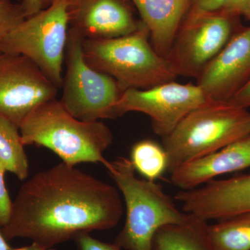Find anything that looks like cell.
<instances>
[{"label":"cell","instance_id":"obj_1","mask_svg":"<svg viewBox=\"0 0 250 250\" xmlns=\"http://www.w3.org/2000/svg\"><path fill=\"white\" fill-rule=\"evenodd\" d=\"M124 211L114 186L62 162L22 184L0 229L7 241L28 238L53 248L82 233L114 228Z\"/></svg>","mask_w":250,"mask_h":250},{"label":"cell","instance_id":"obj_2","mask_svg":"<svg viewBox=\"0 0 250 250\" xmlns=\"http://www.w3.org/2000/svg\"><path fill=\"white\" fill-rule=\"evenodd\" d=\"M24 146L50 149L67 165L100 163L113 141L111 129L101 121L83 122L72 116L57 99L42 104L20 126Z\"/></svg>","mask_w":250,"mask_h":250},{"label":"cell","instance_id":"obj_3","mask_svg":"<svg viewBox=\"0 0 250 250\" xmlns=\"http://www.w3.org/2000/svg\"><path fill=\"white\" fill-rule=\"evenodd\" d=\"M124 200V227L113 243L125 250H151L153 237L166 225L184 223L190 214L178 208L156 182L136 177L129 159L117 158L105 166Z\"/></svg>","mask_w":250,"mask_h":250},{"label":"cell","instance_id":"obj_4","mask_svg":"<svg viewBox=\"0 0 250 250\" xmlns=\"http://www.w3.org/2000/svg\"><path fill=\"white\" fill-rule=\"evenodd\" d=\"M83 54L88 65L114 79L123 92L147 89L177 77L168 60L153 47L149 29L142 21L137 30L127 35L83 39Z\"/></svg>","mask_w":250,"mask_h":250},{"label":"cell","instance_id":"obj_5","mask_svg":"<svg viewBox=\"0 0 250 250\" xmlns=\"http://www.w3.org/2000/svg\"><path fill=\"white\" fill-rule=\"evenodd\" d=\"M250 134V112L229 102L213 101L190 112L163 138L167 172L226 147Z\"/></svg>","mask_w":250,"mask_h":250},{"label":"cell","instance_id":"obj_6","mask_svg":"<svg viewBox=\"0 0 250 250\" xmlns=\"http://www.w3.org/2000/svg\"><path fill=\"white\" fill-rule=\"evenodd\" d=\"M83 38L69 27L59 101L72 116L83 122L118 118L123 91L114 79L88 65L83 54Z\"/></svg>","mask_w":250,"mask_h":250},{"label":"cell","instance_id":"obj_7","mask_svg":"<svg viewBox=\"0 0 250 250\" xmlns=\"http://www.w3.org/2000/svg\"><path fill=\"white\" fill-rule=\"evenodd\" d=\"M69 27L66 0H56L11 31L1 44V52L27 57L62 88Z\"/></svg>","mask_w":250,"mask_h":250},{"label":"cell","instance_id":"obj_8","mask_svg":"<svg viewBox=\"0 0 250 250\" xmlns=\"http://www.w3.org/2000/svg\"><path fill=\"white\" fill-rule=\"evenodd\" d=\"M221 13L186 15L167 60L177 76L197 78L240 28Z\"/></svg>","mask_w":250,"mask_h":250},{"label":"cell","instance_id":"obj_9","mask_svg":"<svg viewBox=\"0 0 250 250\" xmlns=\"http://www.w3.org/2000/svg\"><path fill=\"white\" fill-rule=\"evenodd\" d=\"M215 100L197 84L172 82L147 89H128L118 104V117L139 112L150 118L153 131L166 137L190 112Z\"/></svg>","mask_w":250,"mask_h":250},{"label":"cell","instance_id":"obj_10","mask_svg":"<svg viewBox=\"0 0 250 250\" xmlns=\"http://www.w3.org/2000/svg\"><path fill=\"white\" fill-rule=\"evenodd\" d=\"M58 90L27 57L0 53V114L19 128L36 108L56 99Z\"/></svg>","mask_w":250,"mask_h":250},{"label":"cell","instance_id":"obj_11","mask_svg":"<svg viewBox=\"0 0 250 250\" xmlns=\"http://www.w3.org/2000/svg\"><path fill=\"white\" fill-rule=\"evenodd\" d=\"M174 198L184 212L207 222L250 211V174L213 179L195 188L180 190Z\"/></svg>","mask_w":250,"mask_h":250},{"label":"cell","instance_id":"obj_12","mask_svg":"<svg viewBox=\"0 0 250 250\" xmlns=\"http://www.w3.org/2000/svg\"><path fill=\"white\" fill-rule=\"evenodd\" d=\"M69 27L84 39L99 40L127 35L141 21L131 0H66Z\"/></svg>","mask_w":250,"mask_h":250},{"label":"cell","instance_id":"obj_13","mask_svg":"<svg viewBox=\"0 0 250 250\" xmlns=\"http://www.w3.org/2000/svg\"><path fill=\"white\" fill-rule=\"evenodd\" d=\"M250 80V27H241L205 67L197 84L212 100L228 102Z\"/></svg>","mask_w":250,"mask_h":250},{"label":"cell","instance_id":"obj_14","mask_svg":"<svg viewBox=\"0 0 250 250\" xmlns=\"http://www.w3.org/2000/svg\"><path fill=\"white\" fill-rule=\"evenodd\" d=\"M250 167V134L202 157L181 166L170 174L171 183L190 190L217 177Z\"/></svg>","mask_w":250,"mask_h":250},{"label":"cell","instance_id":"obj_15","mask_svg":"<svg viewBox=\"0 0 250 250\" xmlns=\"http://www.w3.org/2000/svg\"><path fill=\"white\" fill-rule=\"evenodd\" d=\"M149 31L158 54L167 59L190 0H131Z\"/></svg>","mask_w":250,"mask_h":250},{"label":"cell","instance_id":"obj_16","mask_svg":"<svg viewBox=\"0 0 250 250\" xmlns=\"http://www.w3.org/2000/svg\"><path fill=\"white\" fill-rule=\"evenodd\" d=\"M208 225V222L190 214L184 223L159 229L153 237L151 250H214Z\"/></svg>","mask_w":250,"mask_h":250},{"label":"cell","instance_id":"obj_17","mask_svg":"<svg viewBox=\"0 0 250 250\" xmlns=\"http://www.w3.org/2000/svg\"><path fill=\"white\" fill-rule=\"evenodd\" d=\"M214 250H250V211L208 225Z\"/></svg>","mask_w":250,"mask_h":250},{"label":"cell","instance_id":"obj_18","mask_svg":"<svg viewBox=\"0 0 250 250\" xmlns=\"http://www.w3.org/2000/svg\"><path fill=\"white\" fill-rule=\"evenodd\" d=\"M19 126L0 114V163L21 181L29 175V161Z\"/></svg>","mask_w":250,"mask_h":250},{"label":"cell","instance_id":"obj_19","mask_svg":"<svg viewBox=\"0 0 250 250\" xmlns=\"http://www.w3.org/2000/svg\"><path fill=\"white\" fill-rule=\"evenodd\" d=\"M130 160L143 178L153 182L161 178L167 170V156L164 146L152 140L135 143Z\"/></svg>","mask_w":250,"mask_h":250},{"label":"cell","instance_id":"obj_20","mask_svg":"<svg viewBox=\"0 0 250 250\" xmlns=\"http://www.w3.org/2000/svg\"><path fill=\"white\" fill-rule=\"evenodd\" d=\"M25 20L20 3L11 0H0V53L3 41L18 24Z\"/></svg>","mask_w":250,"mask_h":250},{"label":"cell","instance_id":"obj_21","mask_svg":"<svg viewBox=\"0 0 250 250\" xmlns=\"http://www.w3.org/2000/svg\"><path fill=\"white\" fill-rule=\"evenodd\" d=\"M6 172V169L0 163V228L8 223L12 210L13 202L10 198L4 180Z\"/></svg>","mask_w":250,"mask_h":250},{"label":"cell","instance_id":"obj_22","mask_svg":"<svg viewBox=\"0 0 250 250\" xmlns=\"http://www.w3.org/2000/svg\"><path fill=\"white\" fill-rule=\"evenodd\" d=\"M77 250H125L114 243L100 241L90 236V233H82L75 239Z\"/></svg>","mask_w":250,"mask_h":250},{"label":"cell","instance_id":"obj_23","mask_svg":"<svg viewBox=\"0 0 250 250\" xmlns=\"http://www.w3.org/2000/svg\"><path fill=\"white\" fill-rule=\"evenodd\" d=\"M228 0H190L187 15L214 14L220 12Z\"/></svg>","mask_w":250,"mask_h":250},{"label":"cell","instance_id":"obj_24","mask_svg":"<svg viewBox=\"0 0 250 250\" xmlns=\"http://www.w3.org/2000/svg\"><path fill=\"white\" fill-rule=\"evenodd\" d=\"M56 0H21L19 3L22 6L25 18H27L47 9Z\"/></svg>","mask_w":250,"mask_h":250},{"label":"cell","instance_id":"obj_25","mask_svg":"<svg viewBox=\"0 0 250 250\" xmlns=\"http://www.w3.org/2000/svg\"><path fill=\"white\" fill-rule=\"evenodd\" d=\"M228 102L238 107L250 108V80Z\"/></svg>","mask_w":250,"mask_h":250},{"label":"cell","instance_id":"obj_26","mask_svg":"<svg viewBox=\"0 0 250 250\" xmlns=\"http://www.w3.org/2000/svg\"><path fill=\"white\" fill-rule=\"evenodd\" d=\"M247 1L248 0H228L220 13L229 17L238 18L241 16Z\"/></svg>","mask_w":250,"mask_h":250},{"label":"cell","instance_id":"obj_27","mask_svg":"<svg viewBox=\"0 0 250 250\" xmlns=\"http://www.w3.org/2000/svg\"><path fill=\"white\" fill-rule=\"evenodd\" d=\"M11 250H57L53 248H45L44 247L40 246L38 243H34L30 246L22 247V248H16V249H11Z\"/></svg>","mask_w":250,"mask_h":250},{"label":"cell","instance_id":"obj_28","mask_svg":"<svg viewBox=\"0 0 250 250\" xmlns=\"http://www.w3.org/2000/svg\"><path fill=\"white\" fill-rule=\"evenodd\" d=\"M7 241V240L4 238V235L1 232V229H0V250H11L12 249Z\"/></svg>","mask_w":250,"mask_h":250},{"label":"cell","instance_id":"obj_29","mask_svg":"<svg viewBox=\"0 0 250 250\" xmlns=\"http://www.w3.org/2000/svg\"><path fill=\"white\" fill-rule=\"evenodd\" d=\"M241 16H245L248 21H250V0H248V1H247Z\"/></svg>","mask_w":250,"mask_h":250}]
</instances>
